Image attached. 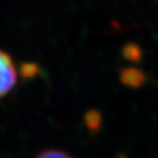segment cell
Returning a JSON list of instances; mask_svg holds the SVG:
<instances>
[{"label": "cell", "mask_w": 158, "mask_h": 158, "mask_svg": "<svg viewBox=\"0 0 158 158\" xmlns=\"http://www.w3.org/2000/svg\"><path fill=\"white\" fill-rule=\"evenodd\" d=\"M121 79L123 84L132 87L141 86L144 80H145L143 74L141 72L136 70V69H124L122 72Z\"/></svg>", "instance_id": "cell-2"}, {"label": "cell", "mask_w": 158, "mask_h": 158, "mask_svg": "<svg viewBox=\"0 0 158 158\" xmlns=\"http://www.w3.org/2000/svg\"><path fill=\"white\" fill-rule=\"evenodd\" d=\"M157 1H158V0H157Z\"/></svg>", "instance_id": "cell-4"}, {"label": "cell", "mask_w": 158, "mask_h": 158, "mask_svg": "<svg viewBox=\"0 0 158 158\" xmlns=\"http://www.w3.org/2000/svg\"><path fill=\"white\" fill-rule=\"evenodd\" d=\"M18 84V70L12 57L0 49V99L12 91Z\"/></svg>", "instance_id": "cell-1"}, {"label": "cell", "mask_w": 158, "mask_h": 158, "mask_svg": "<svg viewBox=\"0 0 158 158\" xmlns=\"http://www.w3.org/2000/svg\"><path fill=\"white\" fill-rule=\"evenodd\" d=\"M35 158H75L67 152L60 151V149H46L36 155Z\"/></svg>", "instance_id": "cell-3"}]
</instances>
